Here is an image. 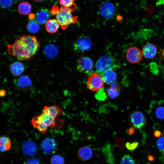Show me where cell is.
I'll list each match as a JSON object with an SVG mask.
<instances>
[{
  "label": "cell",
  "mask_w": 164,
  "mask_h": 164,
  "mask_svg": "<svg viewBox=\"0 0 164 164\" xmlns=\"http://www.w3.org/2000/svg\"><path fill=\"white\" fill-rule=\"evenodd\" d=\"M32 5L27 2L20 3L18 6V12L20 14L27 15L30 14L32 10Z\"/></svg>",
  "instance_id": "obj_21"
},
{
  "label": "cell",
  "mask_w": 164,
  "mask_h": 164,
  "mask_svg": "<svg viewBox=\"0 0 164 164\" xmlns=\"http://www.w3.org/2000/svg\"><path fill=\"white\" fill-rule=\"evenodd\" d=\"M77 69L81 73L90 74L93 70L94 63L89 57L84 56L79 58L77 61Z\"/></svg>",
  "instance_id": "obj_5"
},
{
  "label": "cell",
  "mask_w": 164,
  "mask_h": 164,
  "mask_svg": "<svg viewBox=\"0 0 164 164\" xmlns=\"http://www.w3.org/2000/svg\"><path fill=\"white\" fill-rule=\"evenodd\" d=\"M161 134V132L159 130H156L154 132V135L157 137H159Z\"/></svg>",
  "instance_id": "obj_37"
},
{
  "label": "cell",
  "mask_w": 164,
  "mask_h": 164,
  "mask_svg": "<svg viewBox=\"0 0 164 164\" xmlns=\"http://www.w3.org/2000/svg\"><path fill=\"white\" fill-rule=\"evenodd\" d=\"M120 164H135V161L130 155H124L121 159Z\"/></svg>",
  "instance_id": "obj_28"
},
{
  "label": "cell",
  "mask_w": 164,
  "mask_h": 164,
  "mask_svg": "<svg viewBox=\"0 0 164 164\" xmlns=\"http://www.w3.org/2000/svg\"><path fill=\"white\" fill-rule=\"evenodd\" d=\"M130 122L135 128L140 129L143 127L146 123V119L143 113L140 111H135L131 114Z\"/></svg>",
  "instance_id": "obj_9"
},
{
  "label": "cell",
  "mask_w": 164,
  "mask_h": 164,
  "mask_svg": "<svg viewBox=\"0 0 164 164\" xmlns=\"http://www.w3.org/2000/svg\"><path fill=\"white\" fill-rule=\"evenodd\" d=\"M157 146L160 151L164 152V136L158 139L157 142Z\"/></svg>",
  "instance_id": "obj_33"
},
{
  "label": "cell",
  "mask_w": 164,
  "mask_h": 164,
  "mask_svg": "<svg viewBox=\"0 0 164 164\" xmlns=\"http://www.w3.org/2000/svg\"><path fill=\"white\" fill-rule=\"evenodd\" d=\"M28 31L30 32L35 33L39 30L40 26L38 22L33 20H31L28 22L27 25Z\"/></svg>",
  "instance_id": "obj_26"
},
{
  "label": "cell",
  "mask_w": 164,
  "mask_h": 164,
  "mask_svg": "<svg viewBox=\"0 0 164 164\" xmlns=\"http://www.w3.org/2000/svg\"></svg>",
  "instance_id": "obj_44"
},
{
  "label": "cell",
  "mask_w": 164,
  "mask_h": 164,
  "mask_svg": "<svg viewBox=\"0 0 164 164\" xmlns=\"http://www.w3.org/2000/svg\"><path fill=\"white\" fill-rule=\"evenodd\" d=\"M115 144L116 146L121 149L123 148L125 146L124 141L120 138L116 139L115 140Z\"/></svg>",
  "instance_id": "obj_34"
},
{
  "label": "cell",
  "mask_w": 164,
  "mask_h": 164,
  "mask_svg": "<svg viewBox=\"0 0 164 164\" xmlns=\"http://www.w3.org/2000/svg\"><path fill=\"white\" fill-rule=\"evenodd\" d=\"M149 159L150 160L152 161V159H154V158H153V157H152V155H149Z\"/></svg>",
  "instance_id": "obj_41"
},
{
  "label": "cell",
  "mask_w": 164,
  "mask_h": 164,
  "mask_svg": "<svg viewBox=\"0 0 164 164\" xmlns=\"http://www.w3.org/2000/svg\"><path fill=\"white\" fill-rule=\"evenodd\" d=\"M101 15L106 18H110L114 15L115 8L114 5L109 2H105L101 4L99 8Z\"/></svg>",
  "instance_id": "obj_11"
},
{
  "label": "cell",
  "mask_w": 164,
  "mask_h": 164,
  "mask_svg": "<svg viewBox=\"0 0 164 164\" xmlns=\"http://www.w3.org/2000/svg\"><path fill=\"white\" fill-rule=\"evenodd\" d=\"M157 117L160 119H164V107L162 106L157 108L155 111Z\"/></svg>",
  "instance_id": "obj_30"
},
{
  "label": "cell",
  "mask_w": 164,
  "mask_h": 164,
  "mask_svg": "<svg viewBox=\"0 0 164 164\" xmlns=\"http://www.w3.org/2000/svg\"><path fill=\"white\" fill-rule=\"evenodd\" d=\"M50 12L46 9L43 8L38 11L36 14L37 22L41 24H44L49 20Z\"/></svg>",
  "instance_id": "obj_18"
},
{
  "label": "cell",
  "mask_w": 164,
  "mask_h": 164,
  "mask_svg": "<svg viewBox=\"0 0 164 164\" xmlns=\"http://www.w3.org/2000/svg\"><path fill=\"white\" fill-rule=\"evenodd\" d=\"M134 132V129L133 128H130L129 129L128 131V133L131 135L133 134Z\"/></svg>",
  "instance_id": "obj_38"
},
{
  "label": "cell",
  "mask_w": 164,
  "mask_h": 164,
  "mask_svg": "<svg viewBox=\"0 0 164 164\" xmlns=\"http://www.w3.org/2000/svg\"><path fill=\"white\" fill-rule=\"evenodd\" d=\"M44 50L46 56L50 58L55 56L58 52L56 47L53 45L46 46L44 48Z\"/></svg>",
  "instance_id": "obj_24"
},
{
  "label": "cell",
  "mask_w": 164,
  "mask_h": 164,
  "mask_svg": "<svg viewBox=\"0 0 164 164\" xmlns=\"http://www.w3.org/2000/svg\"><path fill=\"white\" fill-rule=\"evenodd\" d=\"M77 156L81 160L87 161L91 159L93 155L91 149L87 146L81 147L77 152Z\"/></svg>",
  "instance_id": "obj_15"
},
{
  "label": "cell",
  "mask_w": 164,
  "mask_h": 164,
  "mask_svg": "<svg viewBox=\"0 0 164 164\" xmlns=\"http://www.w3.org/2000/svg\"><path fill=\"white\" fill-rule=\"evenodd\" d=\"M104 81L100 75L96 72L91 74L87 80L88 88L92 91L99 90L104 85Z\"/></svg>",
  "instance_id": "obj_6"
},
{
  "label": "cell",
  "mask_w": 164,
  "mask_h": 164,
  "mask_svg": "<svg viewBox=\"0 0 164 164\" xmlns=\"http://www.w3.org/2000/svg\"><path fill=\"white\" fill-rule=\"evenodd\" d=\"M143 56L148 59H152L154 58L157 53V49L153 44L148 43L145 45L142 49Z\"/></svg>",
  "instance_id": "obj_13"
},
{
  "label": "cell",
  "mask_w": 164,
  "mask_h": 164,
  "mask_svg": "<svg viewBox=\"0 0 164 164\" xmlns=\"http://www.w3.org/2000/svg\"><path fill=\"white\" fill-rule=\"evenodd\" d=\"M72 13L69 9L61 6L56 15V20L63 29L65 30L70 25L77 22L78 17L73 16Z\"/></svg>",
  "instance_id": "obj_3"
},
{
  "label": "cell",
  "mask_w": 164,
  "mask_h": 164,
  "mask_svg": "<svg viewBox=\"0 0 164 164\" xmlns=\"http://www.w3.org/2000/svg\"><path fill=\"white\" fill-rule=\"evenodd\" d=\"M57 118L43 110L40 114L32 118L31 124L39 132L43 134H45L49 128L55 127Z\"/></svg>",
  "instance_id": "obj_2"
},
{
  "label": "cell",
  "mask_w": 164,
  "mask_h": 164,
  "mask_svg": "<svg viewBox=\"0 0 164 164\" xmlns=\"http://www.w3.org/2000/svg\"><path fill=\"white\" fill-rule=\"evenodd\" d=\"M138 145V143L137 142H128L126 143L125 146L128 150L132 151L135 150L137 147Z\"/></svg>",
  "instance_id": "obj_32"
},
{
  "label": "cell",
  "mask_w": 164,
  "mask_h": 164,
  "mask_svg": "<svg viewBox=\"0 0 164 164\" xmlns=\"http://www.w3.org/2000/svg\"><path fill=\"white\" fill-rule=\"evenodd\" d=\"M102 78L105 83L111 84L116 81L117 75L113 69L109 70L104 72L102 75Z\"/></svg>",
  "instance_id": "obj_19"
},
{
  "label": "cell",
  "mask_w": 164,
  "mask_h": 164,
  "mask_svg": "<svg viewBox=\"0 0 164 164\" xmlns=\"http://www.w3.org/2000/svg\"><path fill=\"white\" fill-rule=\"evenodd\" d=\"M59 11L60 9L58 6L56 5H55L52 6L50 12V14L51 15H56Z\"/></svg>",
  "instance_id": "obj_36"
},
{
  "label": "cell",
  "mask_w": 164,
  "mask_h": 164,
  "mask_svg": "<svg viewBox=\"0 0 164 164\" xmlns=\"http://www.w3.org/2000/svg\"><path fill=\"white\" fill-rule=\"evenodd\" d=\"M115 61L111 56L107 55L100 57L97 61L95 68L97 73L100 75L106 71L117 67Z\"/></svg>",
  "instance_id": "obj_4"
},
{
  "label": "cell",
  "mask_w": 164,
  "mask_h": 164,
  "mask_svg": "<svg viewBox=\"0 0 164 164\" xmlns=\"http://www.w3.org/2000/svg\"><path fill=\"white\" fill-rule=\"evenodd\" d=\"M121 87L120 85L117 83H114L110 84L105 89V91L110 97L114 99L119 95Z\"/></svg>",
  "instance_id": "obj_17"
},
{
  "label": "cell",
  "mask_w": 164,
  "mask_h": 164,
  "mask_svg": "<svg viewBox=\"0 0 164 164\" xmlns=\"http://www.w3.org/2000/svg\"><path fill=\"white\" fill-rule=\"evenodd\" d=\"M13 3V0H0V6L3 8L10 7Z\"/></svg>",
  "instance_id": "obj_31"
},
{
  "label": "cell",
  "mask_w": 164,
  "mask_h": 164,
  "mask_svg": "<svg viewBox=\"0 0 164 164\" xmlns=\"http://www.w3.org/2000/svg\"><path fill=\"white\" fill-rule=\"evenodd\" d=\"M16 84L19 89L26 91L30 88L32 82L31 79L28 76L23 75L19 77L17 80Z\"/></svg>",
  "instance_id": "obj_12"
},
{
  "label": "cell",
  "mask_w": 164,
  "mask_h": 164,
  "mask_svg": "<svg viewBox=\"0 0 164 164\" xmlns=\"http://www.w3.org/2000/svg\"><path fill=\"white\" fill-rule=\"evenodd\" d=\"M59 26L60 25L57 20L54 19L49 20L45 26L46 30L50 33L56 32L58 30Z\"/></svg>",
  "instance_id": "obj_20"
},
{
  "label": "cell",
  "mask_w": 164,
  "mask_h": 164,
  "mask_svg": "<svg viewBox=\"0 0 164 164\" xmlns=\"http://www.w3.org/2000/svg\"><path fill=\"white\" fill-rule=\"evenodd\" d=\"M9 69L11 73L14 76L18 77L23 73L25 67L22 62L16 61L10 64Z\"/></svg>",
  "instance_id": "obj_16"
},
{
  "label": "cell",
  "mask_w": 164,
  "mask_h": 164,
  "mask_svg": "<svg viewBox=\"0 0 164 164\" xmlns=\"http://www.w3.org/2000/svg\"><path fill=\"white\" fill-rule=\"evenodd\" d=\"M51 164H64V158L59 155H55L51 158Z\"/></svg>",
  "instance_id": "obj_27"
},
{
  "label": "cell",
  "mask_w": 164,
  "mask_h": 164,
  "mask_svg": "<svg viewBox=\"0 0 164 164\" xmlns=\"http://www.w3.org/2000/svg\"><path fill=\"white\" fill-rule=\"evenodd\" d=\"M35 17V15L31 13L29 14V17L31 20H32Z\"/></svg>",
  "instance_id": "obj_40"
},
{
  "label": "cell",
  "mask_w": 164,
  "mask_h": 164,
  "mask_svg": "<svg viewBox=\"0 0 164 164\" xmlns=\"http://www.w3.org/2000/svg\"><path fill=\"white\" fill-rule=\"evenodd\" d=\"M34 0L36 1V2H43L44 1V0Z\"/></svg>",
  "instance_id": "obj_42"
},
{
  "label": "cell",
  "mask_w": 164,
  "mask_h": 164,
  "mask_svg": "<svg viewBox=\"0 0 164 164\" xmlns=\"http://www.w3.org/2000/svg\"><path fill=\"white\" fill-rule=\"evenodd\" d=\"M37 147L35 143L30 141L25 142L22 145L23 153L26 155L32 156L34 155L36 152Z\"/></svg>",
  "instance_id": "obj_14"
},
{
  "label": "cell",
  "mask_w": 164,
  "mask_h": 164,
  "mask_svg": "<svg viewBox=\"0 0 164 164\" xmlns=\"http://www.w3.org/2000/svg\"><path fill=\"white\" fill-rule=\"evenodd\" d=\"M92 45V43L89 38L83 36L80 37L74 42L73 47L75 51L83 52L90 50Z\"/></svg>",
  "instance_id": "obj_7"
},
{
  "label": "cell",
  "mask_w": 164,
  "mask_h": 164,
  "mask_svg": "<svg viewBox=\"0 0 164 164\" xmlns=\"http://www.w3.org/2000/svg\"><path fill=\"white\" fill-rule=\"evenodd\" d=\"M11 140L5 136L0 137V152H4L10 149L11 147Z\"/></svg>",
  "instance_id": "obj_22"
},
{
  "label": "cell",
  "mask_w": 164,
  "mask_h": 164,
  "mask_svg": "<svg viewBox=\"0 0 164 164\" xmlns=\"http://www.w3.org/2000/svg\"><path fill=\"white\" fill-rule=\"evenodd\" d=\"M106 158L109 164H114V160L110 145H106L102 149Z\"/></svg>",
  "instance_id": "obj_23"
},
{
  "label": "cell",
  "mask_w": 164,
  "mask_h": 164,
  "mask_svg": "<svg viewBox=\"0 0 164 164\" xmlns=\"http://www.w3.org/2000/svg\"><path fill=\"white\" fill-rule=\"evenodd\" d=\"M24 164H40V163L37 159L33 158L27 160Z\"/></svg>",
  "instance_id": "obj_35"
},
{
  "label": "cell",
  "mask_w": 164,
  "mask_h": 164,
  "mask_svg": "<svg viewBox=\"0 0 164 164\" xmlns=\"http://www.w3.org/2000/svg\"><path fill=\"white\" fill-rule=\"evenodd\" d=\"M40 43L36 36L25 35L16 39L12 44L7 46L8 53L24 60L31 58L37 53L40 48Z\"/></svg>",
  "instance_id": "obj_1"
},
{
  "label": "cell",
  "mask_w": 164,
  "mask_h": 164,
  "mask_svg": "<svg viewBox=\"0 0 164 164\" xmlns=\"http://www.w3.org/2000/svg\"><path fill=\"white\" fill-rule=\"evenodd\" d=\"M6 93L5 91L3 90H2L0 91V96L2 97L4 96Z\"/></svg>",
  "instance_id": "obj_39"
},
{
  "label": "cell",
  "mask_w": 164,
  "mask_h": 164,
  "mask_svg": "<svg viewBox=\"0 0 164 164\" xmlns=\"http://www.w3.org/2000/svg\"><path fill=\"white\" fill-rule=\"evenodd\" d=\"M57 143L55 140L51 138H48L43 140L41 144V149L46 155L53 153L56 149Z\"/></svg>",
  "instance_id": "obj_10"
},
{
  "label": "cell",
  "mask_w": 164,
  "mask_h": 164,
  "mask_svg": "<svg viewBox=\"0 0 164 164\" xmlns=\"http://www.w3.org/2000/svg\"></svg>",
  "instance_id": "obj_43"
},
{
  "label": "cell",
  "mask_w": 164,
  "mask_h": 164,
  "mask_svg": "<svg viewBox=\"0 0 164 164\" xmlns=\"http://www.w3.org/2000/svg\"><path fill=\"white\" fill-rule=\"evenodd\" d=\"M95 95L96 98L99 101H104L107 97V95L104 88L100 89Z\"/></svg>",
  "instance_id": "obj_29"
},
{
  "label": "cell",
  "mask_w": 164,
  "mask_h": 164,
  "mask_svg": "<svg viewBox=\"0 0 164 164\" xmlns=\"http://www.w3.org/2000/svg\"><path fill=\"white\" fill-rule=\"evenodd\" d=\"M61 6L69 9L72 12L76 9L77 6L74 2V0H59Z\"/></svg>",
  "instance_id": "obj_25"
},
{
  "label": "cell",
  "mask_w": 164,
  "mask_h": 164,
  "mask_svg": "<svg viewBox=\"0 0 164 164\" xmlns=\"http://www.w3.org/2000/svg\"><path fill=\"white\" fill-rule=\"evenodd\" d=\"M143 56L142 51L135 46L129 48L126 53V57L128 61L132 64L139 63L142 60Z\"/></svg>",
  "instance_id": "obj_8"
}]
</instances>
